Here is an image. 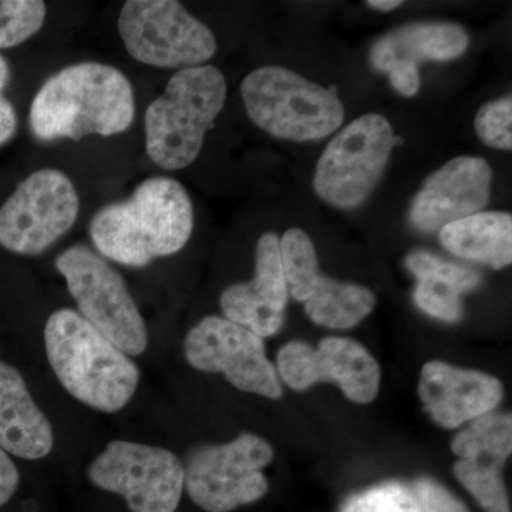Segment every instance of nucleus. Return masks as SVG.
<instances>
[{
  "label": "nucleus",
  "mask_w": 512,
  "mask_h": 512,
  "mask_svg": "<svg viewBox=\"0 0 512 512\" xmlns=\"http://www.w3.org/2000/svg\"><path fill=\"white\" fill-rule=\"evenodd\" d=\"M399 138L380 114H366L340 130L320 156L313 190L332 207L352 210L372 194Z\"/></svg>",
  "instance_id": "nucleus-8"
},
{
  "label": "nucleus",
  "mask_w": 512,
  "mask_h": 512,
  "mask_svg": "<svg viewBox=\"0 0 512 512\" xmlns=\"http://www.w3.org/2000/svg\"><path fill=\"white\" fill-rule=\"evenodd\" d=\"M274 448L255 434L244 433L227 444L202 446L188 454L185 481L192 503L207 512H229L255 503L268 493L262 473Z\"/></svg>",
  "instance_id": "nucleus-9"
},
{
  "label": "nucleus",
  "mask_w": 512,
  "mask_h": 512,
  "mask_svg": "<svg viewBox=\"0 0 512 512\" xmlns=\"http://www.w3.org/2000/svg\"><path fill=\"white\" fill-rule=\"evenodd\" d=\"M227 93L224 74L210 64L173 74L144 116L150 160L165 171L194 163L205 134L224 109Z\"/></svg>",
  "instance_id": "nucleus-4"
},
{
  "label": "nucleus",
  "mask_w": 512,
  "mask_h": 512,
  "mask_svg": "<svg viewBox=\"0 0 512 512\" xmlns=\"http://www.w3.org/2000/svg\"><path fill=\"white\" fill-rule=\"evenodd\" d=\"M20 483L18 467L9 454L0 447V507L15 495Z\"/></svg>",
  "instance_id": "nucleus-28"
},
{
  "label": "nucleus",
  "mask_w": 512,
  "mask_h": 512,
  "mask_svg": "<svg viewBox=\"0 0 512 512\" xmlns=\"http://www.w3.org/2000/svg\"><path fill=\"white\" fill-rule=\"evenodd\" d=\"M79 210V194L63 171L37 170L0 208V245L13 254H43L72 229Z\"/></svg>",
  "instance_id": "nucleus-11"
},
{
  "label": "nucleus",
  "mask_w": 512,
  "mask_h": 512,
  "mask_svg": "<svg viewBox=\"0 0 512 512\" xmlns=\"http://www.w3.org/2000/svg\"><path fill=\"white\" fill-rule=\"evenodd\" d=\"M279 376L289 387L306 390L313 384H338L348 399L370 403L380 386V367L360 343L352 339L326 338L319 346L291 342L279 350Z\"/></svg>",
  "instance_id": "nucleus-14"
},
{
  "label": "nucleus",
  "mask_w": 512,
  "mask_h": 512,
  "mask_svg": "<svg viewBox=\"0 0 512 512\" xmlns=\"http://www.w3.org/2000/svg\"><path fill=\"white\" fill-rule=\"evenodd\" d=\"M279 245L288 292L295 301L305 303L316 325L350 329L372 313L376 298L370 289L320 274L315 245L302 229H288Z\"/></svg>",
  "instance_id": "nucleus-13"
},
{
  "label": "nucleus",
  "mask_w": 512,
  "mask_h": 512,
  "mask_svg": "<svg viewBox=\"0 0 512 512\" xmlns=\"http://www.w3.org/2000/svg\"><path fill=\"white\" fill-rule=\"evenodd\" d=\"M493 175L484 158L463 156L448 161L414 195L409 210L413 227L437 232L481 212L490 200Z\"/></svg>",
  "instance_id": "nucleus-15"
},
{
  "label": "nucleus",
  "mask_w": 512,
  "mask_h": 512,
  "mask_svg": "<svg viewBox=\"0 0 512 512\" xmlns=\"http://www.w3.org/2000/svg\"><path fill=\"white\" fill-rule=\"evenodd\" d=\"M440 242L460 258L503 269L512 262V215L477 212L441 229Z\"/></svg>",
  "instance_id": "nucleus-22"
},
{
  "label": "nucleus",
  "mask_w": 512,
  "mask_h": 512,
  "mask_svg": "<svg viewBox=\"0 0 512 512\" xmlns=\"http://www.w3.org/2000/svg\"><path fill=\"white\" fill-rule=\"evenodd\" d=\"M90 483L119 494L131 512H175L184 491V463L173 451L113 440L87 470Z\"/></svg>",
  "instance_id": "nucleus-10"
},
{
  "label": "nucleus",
  "mask_w": 512,
  "mask_h": 512,
  "mask_svg": "<svg viewBox=\"0 0 512 512\" xmlns=\"http://www.w3.org/2000/svg\"><path fill=\"white\" fill-rule=\"evenodd\" d=\"M134 116L136 99L126 74L110 64L84 62L43 83L30 106L29 124L37 140L79 141L124 133Z\"/></svg>",
  "instance_id": "nucleus-2"
},
{
  "label": "nucleus",
  "mask_w": 512,
  "mask_h": 512,
  "mask_svg": "<svg viewBox=\"0 0 512 512\" xmlns=\"http://www.w3.org/2000/svg\"><path fill=\"white\" fill-rule=\"evenodd\" d=\"M10 80L8 60L0 55V146L9 143L18 130V116L15 107L5 96V89Z\"/></svg>",
  "instance_id": "nucleus-27"
},
{
  "label": "nucleus",
  "mask_w": 512,
  "mask_h": 512,
  "mask_svg": "<svg viewBox=\"0 0 512 512\" xmlns=\"http://www.w3.org/2000/svg\"><path fill=\"white\" fill-rule=\"evenodd\" d=\"M47 360L66 392L103 413L130 403L140 382L136 363L79 312L59 309L45 326Z\"/></svg>",
  "instance_id": "nucleus-3"
},
{
  "label": "nucleus",
  "mask_w": 512,
  "mask_h": 512,
  "mask_svg": "<svg viewBox=\"0 0 512 512\" xmlns=\"http://www.w3.org/2000/svg\"><path fill=\"white\" fill-rule=\"evenodd\" d=\"M184 355L194 369L222 373L241 392L272 400L282 396L264 340L227 318L207 316L200 320L185 336Z\"/></svg>",
  "instance_id": "nucleus-12"
},
{
  "label": "nucleus",
  "mask_w": 512,
  "mask_h": 512,
  "mask_svg": "<svg viewBox=\"0 0 512 512\" xmlns=\"http://www.w3.org/2000/svg\"><path fill=\"white\" fill-rule=\"evenodd\" d=\"M468 45L470 36L456 23H413L377 40L370 50V64L376 72L389 74L397 93L413 97L420 89V63L457 59Z\"/></svg>",
  "instance_id": "nucleus-16"
},
{
  "label": "nucleus",
  "mask_w": 512,
  "mask_h": 512,
  "mask_svg": "<svg viewBox=\"0 0 512 512\" xmlns=\"http://www.w3.org/2000/svg\"><path fill=\"white\" fill-rule=\"evenodd\" d=\"M500 380L433 360L421 370L419 396L431 419L446 429L493 412L503 399Z\"/></svg>",
  "instance_id": "nucleus-19"
},
{
  "label": "nucleus",
  "mask_w": 512,
  "mask_h": 512,
  "mask_svg": "<svg viewBox=\"0 0 512 512\" xmlns=\"http://www.w3.org/2000/svg\"><path fill=\"white\" fill-rule=\"evenodd\" d=\"M340 512H420L413 487L389 481L349 497Z\"/></svg>",
  "instance_id": "nucleus-24"
},
{
  "label": "nucleus",
  "mask_w": 512,
  "mask_h": 512,
  "mask_svg": "<svg viewBox=\"0 0 512 512\" xmlns=\"http://www.w3.org/2000/svg\"><path fill=\"white\" fill-rule=\"evenodd\" d=\"M460 460L457 480L485 512H511L503 480L505 461L512 450L511 414H487L474 420L451 444Z\"/></svg>",
  "instance_id": "nucleus-17"
},
{
  "label": "nucleus",
  "mask_w": 512,
  "mask_h": 512,
  "mask_svg": "<svg viewBox=\"0 0 512 512\" xmlns=\"http://www.w3.org/2000/svg\"><path fill=\"white\" fill-rule=\"evenodd\" d=\"M194 229V205L180 181L147 178L128 200L96 212L90 237L103 258L144 268L157 258L177 254Z\"/></svg>",
  "instance_id": "nucleus-1"
},
{
  "label": "nucleus",
  "mask_w": 512,
  "mask_h": 512,
  "mask_svg": "<svg viewBox=\"0 0 512 512\" xmlns=\"http://www.w3.org/2000/svg\"><path fill=\"white\" fill-rule=\"evenodd\" d=\"M55 446L52 424L18 369L0 360V447L22 460H40Z\"/></svg>",
  "instance_id": "nucleus-20"
},
{
  "label": "nucleus",
  "mask_w": 512,
  "mask_h": 512,
  "mask_svg": "<svg viewBox=\"0 0 512 512\" xmlns=\"http://www.w3.org/2000/svg\"><path fill=\"white\" fill-rule=\"evenodd\" d=\"M117 29L128 55L157 69L204 66L217 53L212 30L175 0H128Z\"/></svg>",
  "instance_id": "nucleus-7"
},
{
  "label": "nucleus",
  "mask_w": 512,
  "mask_h": 512,
  "mask_svg": "<svg viewBox=\"0 0 512 512\" xmlns=\"http://www.w3.org/2000/svg\"><path fill=\"white\" fill-rule=\"evenodd\" d=\"M402 5V0H369L367 2L369 8L380 10V12H390V10L397 9Z\"/></svg>",
  "instance_id": "nucleus-29"
},
{
  "label": "nucleus",
  "mask_w": 512,
  "mask_h": 512,
  "mask_svg": "<svg viewBox=\"0 0 512 512\" xmlns=\"http://www.w3.org/2000/svg\"><path fill=\"white\" fill-rule=\"evenodd\" d=\"M406 266L417 278L414 303L433 318L457 322L463 313L461 295L476 289L481 276L464 266L451 264L427 251H414Z\"/></svg>",
  "instance_id": "nucleus-21"
},
{
  "label": "nucleus",
  "mask_w": 512,
  "mask_h": 512,
  "mask_svg": "<svg viewBox=\"0 0 512 512\" xmlns=\"http://www.w3.org/2000/svg\"><path fill=\"white\" fill-rule=\"evenodd\" d=\"M241 96L249 119L281 140L319 141L345 120L335 93L279 66H264L242 80Z\"/></svg>",
  "instance_id": "nucleus-5"
},
{
  "label": "nucleus",
  "mask_w": 512,
  "mask_h": 512,
  "mask_svg": "<svg viewBox=\"0 0 512 512\" xmlns=\"http://www.w3.org/2000/svg\"><path fill=\"white\" fill-rule=\"evenodd\" d=\"M46 15L42 0H0V49H12L35 36Z\"/></svg>",
  "instance_id": "nucleus-23"
},
{
  "label": "nucleus",
  "mask_w": 512,
  "mask_h": 512,
  "mask_svg": "<svg viewBox=\"0 0 512 512\" xmlns=\"http://www.w3.org/2000/svg\"><path fill=\"white\" fill-rule=\"evenodd\" d=\"M413 491L419 501L420 512H468L466 505L446 487L430 478L417 480Z\"/></svg>",
  "instance_id": "nucleus-26"
},
{
  "label": "nucleus",
  "mask_w": 512,
  "mask_h": 512,
  "mask_svg": "<svg viewBox=\"0 0 512 512\" xmlns=\"http://www.w3.org/2000/svg\"><path fill=\"white\" fill-rule=\"evenodd\" d=\"M474 127L478 138L491 148L511 151L512 148V99L503 97L485 104L478 111Z\"/></svg>",
  "instance_id": "nucleus-25"
},
{
  "label": "nucleus",
  "mask_w": 512,
  "mask_h": 512,
  "mask_svg": "<svg viewBox=\"0 0 512 512\" xmlns=\"http://www.w3.org/2000/svg\"><path fill=\"white\" fill-rule=\"evenodd\" d=\"M80 315L128 356L148 348V330L123 276L97 252L77 244L56 258Z\"/></svg>",
  "instance_id": "nucleus-6"
},
{
  "label": "nucleus",
  "mask_w": 512,
  "mask_h": 512,
  "mask_svg": "<svg viewBox=\"0 0 512 512\" xmlns=\"http://www.w3.org/2000/svg\"><path fill=\"white\" fill-rule=\"evenodd\" d=\"M288 295L279 238L265 232L256 245L254 279L228 286L220 305L225 318L264 339L284 325Z\"/></svg>",
  "instance_id": "nucleus-18"
}]
</instances>
